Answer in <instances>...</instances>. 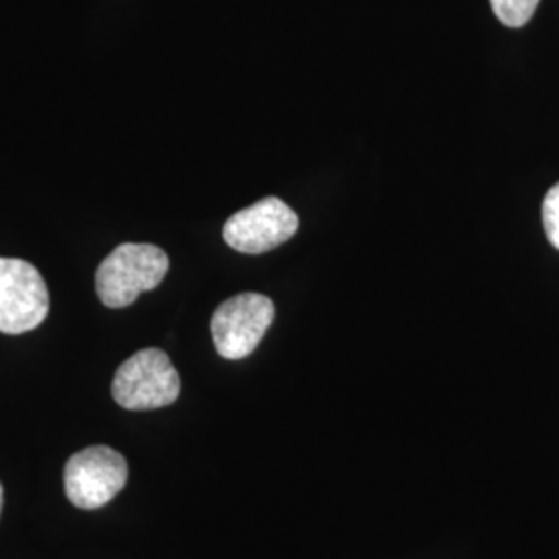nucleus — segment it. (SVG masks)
Wrapping results in <instances>:
<instances>
[{
	"label": "nucleus",
	"instance_id": "obj_1",
	"mask_svg": "<svg viewBox=\"0 0 559 559\" xmlns=\"http://www.w3.org/2000/svg\"><path fill=\"white\" fill-rule=\"evenodd\" d=\"M168 255L150 242L119 245L96 272V293L110 309L133 305L141 293L154 290L166 278Z\"/></svg>",
	"mask_w": 559,
	"mask_h": 559
},
{
	"label": "nucleus",
	"instance_id": "obj_2",
	"mask_svg": "<svg viewBox=\"0 0 559 559\" xmlns=\"http://www.w3.org/2000/svg\"><path fill=\"white\" fill-rule=\"evenodd\" d=\"M180 376L160 348L124 360L112 380V399L127 411H154L179 399Z\"/></svg>",
	"mask_w": 559,
	"mask_h": 559
},
{
	"label": "nucleus",
	"instance_id": "obj_3",
	"mask_svg": "<svg viewBox=\"0 0 559 559\" xmlns=\"http://www.w3.org/2000/svg\"><path fill=\"white\" fill-rule=\"evenodd\" d=\"M129 479L124 456L108 445H92L67 460L64 493L81 510H98L115 500Z\"/></svg>",
	"mask_w": 559,
	"mask_h": 559
},
{
	"label": "nucleus",
	"instance_id": "obj_4",
	"mask_svg": "<svg viewBox=\"0 0 559 559\" xmlns=\"http://www.w3.org/2000/svg\"><path fill=\"white\" fill-rule=\"evenodd\" d=\"M50 311L48 286L29 261L0 258V332L36 330Z\"/></svg>",
	"mask_w": 559,
	"mask_h": 559
},
{
	"label": "nucleus",
	"instance_id": "obj_5",
	"mask_svg": "<svg viewBox=\"0 0 559 559\" xmlns=\"http://www.w3.org/2000/svg\"><path fill=\"white\" fill-rule=\"evenodd\" d=\"M274 313L272 299L258 293L224 300L212 318V338L218 355L228 360L249 357L270 330Z\"/></svg>",
	"mask_w": 559,
	"mask_h": 559
},
{
	"label": "nucleus",
	"instance_id": "obj_6",
	"mask_svg": "<svg viewBox=\"0 0 559 559\" xmlns=\"http://www.w3.org/2000/svg\"><path fill=\"white\" fill-rule=\"evenodd\" d=\"M297 230L299 216L278 198H265L228 218L222 237L239 253L260 255L284 245Z\"/></svg>",
	"mask_w": 559,
	"mask_h": 559
},
{
	"label": "nucleus",
	"instance_id": "obj_7",
	"mask_svg": "<svg viewBox=\"0 0 559 559\" xmlns=\"http://www.w3.org/2000/svg\"><path fill=\"white\" fill-rule=\"evenodd\" d=\"M496 17L506 27H522L535 15L540 0H489Z\"/></svg>",
	"mask_w": 559,
	"mask_h": 559
},
{
	"label": "nucleus",
	"instance_id": "obj_8",
	"mask_svg": "<svg viewBox=\"0 0 559 559\" xmlns=\"http://www.w3.org/2000/svg\"><path fill=\"white\" fill-rule=\"evenodd\" d=\"M543 226L547 239L559 251V182L547 191L543 200Z\"/></svg>",
	"mask_w": 559,
	"mask_h": 559
},
{
	"label": "nucleus",
	"instance_id": "obj_9",
	"mask_svg": "<svg viewBox=\"0 0 559 559\" xmlns=\"http://www.w3.org/2000/svg\"><path fill=\"white\" fill-rule=\"evenodd\" d=\"M0 512H2V485H0Z\"/></svg>",
	"mask_w": 559,
	"mask_h": 559
}]
</instances>
